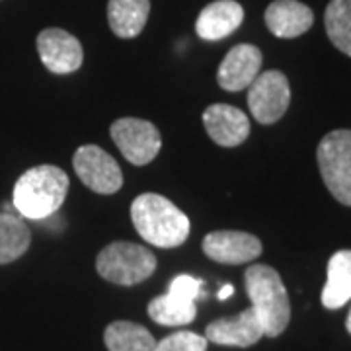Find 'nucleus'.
<instances>
[{"mask_svg": "<svg viewBox=\"0 0 351 351\" xmlns=\"http://www.w3.org/2000/svg\"><path fill=\"white\" fill-rule=\"evenodd\" d=\"M232 293H234V287H232L230 283H226L225 287H221V291H219V295H217V297H219L221 301H225V299H228Z\"/></svg>", "mask_w": 351, "mask_h": 351, "instance_id": "nucleus-24", "label": "nucleus"}, {"mask_svg": "<svg viewBox=\"0 0 351 351\" xmlns=\"http://www.w3.org/2000/svg\"><path fill=\"white\" fill-rule=\"evenodd\" d=\"M195 314V302L184 301L172 293L160 295L149 302V316L160 326H184L193 322Z\"/></svg>", "mask_w": 351, "mask_h": 351, "instance_id": "nucleus-20", "label": "nucleus"}, {"mask_svg": "<svg viewBox=\"0 0 351 351\" xmlns=\"http://www.w3.org/2000/svg\"><path fill=\"white\" fill-rule=\"evenodd\" d=\"M131 219L138 237L158 248L182 246L189 237L188 215L158 193H141L131 205Z\"/></svg>", "mask_w": 351, "mask_h": 351, "instance_id": "nucleus-1", "label": "nucleus"}, {"mask_svg": "<svg viewBox=\"0 0 351 351\" xmlns=\"http://www.w3.org/2000/svg\"><path fill=\"white\" fill-rule=\"evenodd\" d=\"M291 88L281 71H265L248 86V108L254 119L262 125L277 123L289 110Z\"/></svg>", "mask_w": 351, "mask_h": 351, "instance_id": "nucleus-6", "label": "nucleus"}, {"mask_svg": "<svg viewBox=\"0 0 351 351\" xmlns=\"http://www.w3.org/2000/svg\"><path fill=\"white\" fill-rule=\"evenodd\" d=\"M351 301V250L336 252L328 262V279L322 291V304L336 311Z\"/></svg>", "mask_w": 351, "mask_h": 351, "instance_id": "nucleus-17", "label": "nucleus"}, {"mask_svg": "<svg viewBox=\"0 0 351 351\" xmlns=\"http://www.w3.org/2000/svg\"><path fill=\"white\" fill-rule=\"evenodd\" d=\"M207 341L219 346H232V348H250L263 338V328L254 313V308H246L237 316L219 318L205 328Z\"/></svg>", "mask_w": 351, "mask_h": 351, "instance_id": "nucleus-13", "label": "nucleus"}, {"mask_svg": "<svg viewBox=\"0 0 351 351\" xmlns=\"http://www.w3.org/2000/svg\"><path fill=\"white\" fill-rule=\"evenodd\" d=\"M110 133L121 154L135 166L152 162L162 147L160 131L147 119L121 117L113 123Z\"/></svg>", "mask_w": 351, "mask_h": 351, "instance_id": "nucleus-8", "label": "nucleus"}, {"mask_svg": "<svg viewBox=\"0 0 351 351\" xmlns=\"http://www.w3.org/2000/svg\"><path fill=\"white\" fill-rule=\"evenodd\" d=\"M71 186L69 176L59 166L41 164L29 168L14 186L12 203L20 217L41 221L59 211Z\"/></svg>", "mask_w": 351, "mask_h": 351, "instance_id": "nucleus-2", "label": "nucleus"}, {"mask_svg": "<svg viewBox=\"0 0 351 351\" xmlns=\"http://www.w3.org/2000/svg\"><path fill=\"white\" fill-rule=\"evenodd\" d=\"M346 328H348V332L351 334V308H350V314H348V320H346Z\"/></svg>", "mask_w": 351, "mask_h": 351, "instance_id": "nucleus-25", "label": "nucleus"}, {"mask_svg": "<svg viewBox=\"0 0 351 351\" xmlns=\"http://www.w3.org/2000/svg\"><path fill=\"white\" fill-rule=\"evenodd\" d=\"M151 14V0H110L108 22L117 38L133 39L145 29Z\"/></svg>", "mask_w": 351, "mask_h": 351, "instance_id": "nucleus-16", "label": "nucleus"}, {"mask_svg": "<svg viewBox=\"0 0 351 351\" xmlns=\"http://www.w3.org/2000/svg\"><path fill=\"white\" fill-rule=\"evenodd\" d=\"M203 125L219 147L232 149L250 135L248 115L228 104H213L203 112Z\"/></svg>", "mask_w": 351, "mask_h": 351, "instance_id": "nucleus-11", "label": "nucleus"}, {"mask_svg": "<svg viewBox=\"0 0 351 351\" xmlns=\"http://www.w3.org/2000/svg\"><path fill=\"white\" fill-rule=\"evenodd\" d=\"M244 283L252 308L263 328V336H281L291 320V304L279 274L269 265L254 263L244 274Z\"/></svg>", "mask_w": 351, "mask_h": 351, "instance_id": "nucleus-3", "label": "nucleus"}, {"mask_svg": "<svg viewBox=\"0 0 351 351\" xmlns=\"http://www.w3.org/2000/svg\"><path fill=\"white\" fill-rule=\"evenodd\" d=\"M104 341L108 351H154L156 339L141 324L129 320L112 322L104 332Z\"/></svg>", "mask_w": 351, "mask_h": 351, "instance_id": "nucleus-18", "label": "nucleus"}, {"mask_svg": "<svg viewBox=\"0 0 351 351\" xmlns=\"http://www.w3.org/2000/svg\"><path fill=\"white\" fill-rule=\"evenodd\" d=\"M318 168L328 191L351 207V131L336 129L320 141L316 149Z\"/></svg>", "mask_w": 351, "mask_h": 351, "instance_id": "nucleus-5", "label": "nucleus"}, {"mask_svg": "<svg viewBox=\"0 0 351 351\" xmlns=\"http://www.w3.org/2000/svg\"><path fill=\"white\" fill-rule=\"evenodd\" d=\"M32 244V232L24 219L12 211L0 213V265L22 258Z\"/></svg>", "mask_w": 351, "mask_h": 351, "instance_id": "nucleus-19", "label": "nucleus"}, {"mask_svg": "<svg viewBox=\"0 0 351 351\" xmlns=\"http://www.w3.org/2000/svg\"><path fill=\"white\" fill-rule=\"evenodd\" d=\"M244 20V8L237 0H217L207 4L195 22V32L205 41H219L234 34Z\"/></svg>", "mask_w": 351, "mask_h": 351, "instance_id": "nucleus-15", "label": "nucleus"}, {"mask_svg": "<svg viewBox=\"0 0 351 351\" xmlns=\"http://www.w3.org/2000/svg\"><path fill=\"white\" fill-rule=\"evenodd\" d=\"M168 293H172V295L184 299V301L195 302L201 297V293H203V281L191 276H178L170 283Z\"/></svg>", "mask_w": 351, "mask_h": 351, "instance_id": "nucleus-23", "label": "nucleus"}, {"mask_svg": "<svg viewBox=\"0 0 351 351\" xmlns=\"http://www.w3.org/2000/svg\"><path fill=\"white\" fill-rule=\"evenodd\" d=\"M41 63L55 75H71L82 66L84 51L80 41L61 27H47L38 36Z\"/></svg>", "mask_w": 351, "mask_h": 351, "instance_id": "nucleus-9", "label": "nucleus"}, {"mask_svg": "<svg viewBox=\"0 0 351 351\" xmlns=\"http://www.w3.org/2000/svg\"><path fill=\"white\" fill-rule=\"evenodd\" d=\"M154 351H207V338L195 332H176L156 341Z\"/></svg>", "mask_w": 351, "mask_h": 351, "instance_id": "nucleus-22", "label": "nucleus"}, {"mask_svg": "<svg viewBox=\"0 0 351 351\" xmlns=\"http://www.w3.org/2000/svg\"><path fill=\"white\" fill-rule=\"evenodd\" d=\"M96 269L110 283L133 287L154 274L156 256L141 244L117 240L98 254Z\"/></svg>", "mask_w": 351, "mask_h": 351, "instance_id": "nucleus-4", "label": "nucleus"}, {"mask_svg": "<svg viewBox=\"0 0 351 351\" xmlns=\"http://www.w3.org/2000/svg\"><path fill=\"white\" fill-rule=\"evenodd\" d=\"M73 166L80 182L96 193L112 195L123 186V172L119 164L98 145L78 147L73 156Z\"/></svg>", "mask_w": 351, "mask_h": 351, "instance_id": "nucleus-7", "label": "nucleus"}, {"mask_svg": "<svg viewBox=\"0 0 351 351\" xmlns=\"http://www.w3.org/2000/svg\"><path fill=\"white\" fill-rule=\"evenodd\" d=\"M260 69L262 51L250 43H240L226 53L217 73V82L226 92H240L256 80Z\"/></svg>", "mask_w": 351, "mask_h": 351, "instance_id": "nucleus-12", "label": "nucleus"}, {"mask_svg": "<svg viewBox=\"0 0 351 351\" xmlns=\"http://www.w3.org/2000/svg\"><path fill=\"white\" fill-rule=\"evenodd\" d=\"M324 25L334 47L351 57V0H330Z\"/></svg>", "mask_w": 351, "mask_h": 351, "instance_id": "nucleus-21", "label": "nucleus"}, {"mask_svg": "<svg viewBox=\"0 0 351 351\" xmlns=\"http://www.w3.org/2000/svg\"><path fill=\"white\" fill-rule=\"evenodd\" d=\"M201 248L213 262L240 265L256 260L262 254V242L258 237L242 230H215L203 239Z\"/></svg>", "mask_w": 351, "mask_h": 351, "instance_id": "nucleus-10", "label": "nucleus"}, {"mask_svg": "<svg viewBox=\"0 0 351 351\" xmlns=\"http://www.w3.org/2000/svg\"><path fill=\"white\" fill-rule=\"evenodd\" d=\"M313 24V10L299 0H276L265 8V25L276 38H299L306 34Z\"/></svg>", "mask_w": 351, "mask_h": 351, "instance_id": "nucleus-14", "label": "nucleus"}]
</instances>
